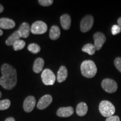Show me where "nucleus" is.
Returning <instances> with one entry per match:
<instances>
[{"mask_svg": "<svg viewBox=\"0 0 121 121\" xmlns=\"http://www.w3.org/2000/svg\"><path fill=\"white\" fill-rule=\"evenodd\" d=\"M38 2L42 6L47 7L52 4L53 3V0H39Z\"/></svg>", "mask_w": 121, "mask_h": 121, "instance_id": "obj_24", "label": "nucleus"}, {"mask_svg": "<svg viewBox=\"0 0 121 121\" xmlns=\"http://www.w3.org/2000/svg\"><path fill=\"white\" fill-rule=\"evenodd\" d=\"M68 76V71L67 68L64 66H60L57 72V80L58 82H62L66 80Z\"/></svg>", "mask_w": 121, "mask_h": 121, "instance_id": "obj_15", "label": "nucleus"}, {"mask_svg": "<svg viewBox=\"0 0 121 121\" xmlns=\"http://www.w3.org/2000/svg\"><path fill=\"white\" fill-rule=\"evenodd\" d=\"M2 97V93H1V92L0 91V98Z\"/></svg>", "mask_w": 121, "mask_h": 121, "instance_id": "obj_32", "label": "nucleus"}, {"mask_svg": "<svg viewBox=\"0 0 121 121\" xmlns=\"http://www.w3.org/2000/svg\"><path fill=\"white\" fill-rule=\"evenodd\" d=\"M42 82L45 85H53L56 81V76L50 69H44L41 75Z\"/></svg>", "mask_w": 121, "mask_h": 121, "instance_id": "obj_4", "label": "nucleus"}, {"mask_svg": "<svg viewBox=\"0 0 121 121\" xmlns=\"http://www.w3.org/2000/svg\"><path fill=\"white\" fill-rule=\"evenodd\" d=\"M44 65V60L42 58H38L35 60L33 65V71L36 73H39L42 71Z\"/></svg>", "mask_w": 121, "mask_h": 121, "instance_id": "obj_16", "label": "nucleus"}, {"mask_svg": "<svg viewBox=\"0 0 121 121\" xmlns=\"http://www.w3.org/2000/svg\"><path fill=\"white\" fill-rule=\"evenodd\" d=\"M121 29L118 25H114L112 28V33L113 35H117L121 32Z\"/></svg>", "mask_w": 121, "mask_h": 121, "instance_id": "obj_26", "label": "nucleus"}, {"mask_svg": "<svg viewBox=\"0 0 121 121\" xmlns=\"http://www.w3.org/2000/svg\"><path fill=\"white\" fill-rule=\"evenodd\" d=\"M74 113V109L72 107H61L57 111V116L60 117H69Z\"/></svg>", "mask_w": 121, "mask_h": 121, "instance_id": "obj_11", "label": "nucleus"}, {"mask_svg": "<svg viewBox=\"0 0 121 121\" xmlns=\"http://www.w3.org/2000/svg\"><path fill=\"white\" fill-rule=\"evenodd\" d=\"M47 25L42 21L34 22L31 26V32L33 34H43L47 31Z\"/></svg>", "mask_w": 121, "mask_h": 121, "instance_id": "obj_7", "label": "nucleus"}, {"mask_svg": "<svg viewBox=\"0 0 121 121\" xmlns=\"http://www.w3.org/2000/svg\"><path fill=\"white\" fill-rule=\"evenodd\" d=\"M118 25H119L121 29V17H119L118 20Z\"/></svg>", "mask_w": 121, "mask_h": 121, "instance_id": "obj_30", "label": "nucleus"}, {"mask_svg": "<svg viewBox=\"0 0 121 121\" xmlns=\"http://www.w3.org/2000/svg\"><path fill=\"white\" fill-rule=\"evenodd\" d=\"M99 110L100 114L105 117L112 116L116 112V108L111 102L108 100H103L99 106Z\"/></svg>", "mask_w": 121, "mask_h": 121, "instance_id": "obj_3", "label": "nucleus"}, {"mask_svg": "<svg viewBox=\"0 0 121 121\" xmlns=\"http://www.w3.org/2000/svg\"><path fill=\"white\" fill-rule=\"evenodd\" d=\"M94 40V46L97 51H99L102 48L103 45L106 41V37L103 33L97 32L95 33L93 35Z\"/></svg>", "mask_w": 121, "mask_h": 121, "instance_id": "obj_8", "label": "nucleus"}, {"mask_svg": "<svg viewBox=\"0 0 121 121\" xmlns=\"http://www.w3.org/2000/svg\"><path fill=\"white\" fill-rule=\"evenodd\" d=\"M114 65L118 70L121 73V58L117 57L114 60Z\"/></svg>", "mask_w": 121, "mask_h": 121, "instance_id": "obj_25", "label": "nucleus"}, {"mask_svg": "<svg viewBox=\"0 0 121 121\" xmlns=\"http://www.w3.org/2000/svg\"><path fill=\"white\" fill-rule=\"evenodd\" d=\"M94 24V18L93 16L87 15L82 18L80 22V30L83 33L89 31Z\"/></svg>", "mask_w": 121, "mask_h": 121, "instance_id": "obj_5", "label": "nucleus"}, {"mask_svg": "<svg viewBox=\"0 0 121 121\" xmlns=\"http://www.w3.org/2000/svg\"><path fill=\"white\" fill-rule=\"evenodd\" d=\"M2 76L0 78V85L6 90H11L17 84L16 69L11 65L4 63L1 66Z\"/></svg>", "mask_w": 121, "mask_h": 121, "instance_id": "obj_1", "label": "nucleus"}, {"mask_svg": "<svg viewBox=\"0 0 121 121\" xmlns=\"http://www.w3.org/2000/svg\"><path fill=\"white\" fill-rule=\"evenodd\" d=\"M105 121H120V118L117 116H112L107 118Z\"/></svg>", "mask_w": 121, "mask_h": 121, "instance_id": "obj_27", "label": "nucleus"}, {"mask_svg": "<svg viewBox=\"0 0 121 121\" xmlns=\"http://www.w3.org/2000/svg\"><path fill=\"white\" fill-rule=\"evenodd\" d=\"M102 86L103 89L108 93H113L117 91L118 85L117 82L110 78H105L102 81Z\"/></svg>", "mask_w": 121, "mask_h": 121, "instance_id": "obj_6", "label": "nucleus"}, {"mask_svg": "<svg viewBox=\"0 0 121 121\" xmlns=\"http://www.w3.org/2000/svg\"><path fill=\"white\" fill-rule=\"evenodd\" d=\"M17 30L22 38H26L29 36L30 32L31 31V28H30L29 24L28 22H24L22 24Z\"/></svg>", "mask_w": 121, "mask_h": 121, "instance_id": "obj_13", "label": "nucleus"}, {"mask_svg": "<svg viewBox=\"0 0 121 121\" xmlns=\"http://www.w3.org/2000/svg\"><path fill=\"white\" fill-rule=\"evenodd\" d=\"M60 31L58 26L53 25L51 27L49 31V37L52 40H57L60 37Z\"/></svg>", "mask_w": 121, "mask_h": 121, "instance_id": "obj_19", "label": "nucleus"}, {"mask_svg": "<svg viewBox=\"0 0 121 121\" xmlns=\"http://www.w3.org/2000/svg\"><path fill=\"white\" fill-rule=\"evenodd\" d=\"M25 44H26V43H25V42H24L23 40L20 39V40H18L15 42V43L13 44V49H14L15 51H17L23 49V48L25 47Z\"/></svg>", "mask_w": 121, "mask_h": 121, "instance_id": "obj_21", "label": "nucleus"}, {"mask_svg": "<svg viewBox=\"0 0 121 121\" xmlns=\"http://www.w3.org/2000/svg\"><path fill=\"white\" fill-rule=\"evenodd\" d=\"M21 38H22V37H21L19 32L18 31V30H16V31H14V32H13V34L7 39V40H6V44L7 45H9V46L13 45V44L17 41V40H20Z\"/></svg>", "mask_w": 121, "mask_h": 121, "instance_id": "obj_17", "label": "nucleus"}, {"mask_svg": "<svg viewBox=\"0 0 121 121\" xmlns=\"http://www.w3.org/2000/svg\"><path fill=\"white\" fill-rule=\"evenodd\" d=\"M4 6H3L2 4H0V13H2V12L4 11Z\"/></svg>", "mask_w": 121, "mask_h": 121, "instance_id": "obj_29", "label": "nucleus"}, {"mask_svg": "<svg viewBox=\"0 0 121 121\" xmlns=\"http://www.w3.org/2000/svg\"><path fill=\"white\" fill-rule=\"evenodd\" d=\"M81 71L82 75L86 78H92L97 73V67L93 60H86L81 65Z\"/></svg>", "mask_w": 121, "mask_h": 121, "instance_id": "obj_2", "label": "nucleus"}, {"mask_svg": "<svg viewBox=\"0 0 121 121\" xmlns=\"http://www.w3.org/2000/svg\"><path fill=\"white\" fill-rule=\"evenodd\" d=\"M4 121H15V119L13 117H9L6 119Z\"/></svg>", "mask_w": 121, "mask_h": 121, "instance_id": "obj_28", "label": "nucleus"}, {"mask_svg": "<svg viewBox=\"0 0 121 121\" xmlns=\"http://www.w3.org/2000/svg\"><path fill=\"white\" fill-rule=\"evenodd\" d=\"M15 26V22L13 20L6 17L0 19V28L3 29H11Z\"/></svg>", "mask_w": 121, "mask_h": 121, "instance_id": "obj_12", "label": "nucleus"}, {"mask_svg": "<svg viewBox=\"0 0 121 121\" xmlns=\"http://www.w3.org/2000/svg\"><path fill=\"white\" fill-rule=\"evenodd\" d=\"M60 22L64 30H69L71 24V19L69 14H63L60 17Z\"/></svg>", "mask_w": 121, "mask_h": 121, "instance_id": "obj_14", "label": "nucleus"}, {"mask_svg": "<svg viewBox=\"0 0 121 121\" xmlns=\"http://www.w3.org/2000/svg\"><path fill=\"white\" fill-rule=\"evenodd\" d=\"M52 96L50 95H45L39 99L37 104V108L40 110H43L49 106L52 102Z\"/></svg>", "mask_w": 121, "mask_h": 121, "instance_id": "obj_9", "label": "nucleus"}, {"mask_svg": "<svg viewBox=\"0 0 121 121\" xmlns=\"http://www.w3.org/2000/svg\"><path fill=\"white\" fill-rule=\"evenodd\" d=\"M87 110H88V107H87V104L84 102H81L77 105L76 111L78 116L82 117L86 115L87 112Z\"/></svg>", "mask_w": 121, "mask_h": 121, "instance_id": "obj_18", "label": "nucleus"}, {"mask_svg": "<svg viewBox=\"0 0 121 121\" xmlns=\"http://www.w3.org/2000/svg\"><path fill=\"white\" fill-rule=\"evenodd\" d=\"M28 50L33 54H37L40 51V47L36 43H31L28 45Z\"/></svg>", "mask_w": 121, "mask_h": 121, "instance_id": "obj_22", "label": "nucleus"}, {"mask_svg": "<svg viewBox=\"0 0 121 121\" xmlns=\"http://www.w3.org/2000/svg\"><path fill=\"white\" fill-rule=\"evenodd\" d=\"M36 104V99L33 96H29L24 100L23 108L25 112L27 113L31 112L34 109Z\"/></svg>", "mask_w": 121, "mask_h": 121, "instance_id": "obj_10", "label": "nucleus"}, {"mask_svg": "<svg viewBox=\"0 0 121 121\" xmlns=\"http://www.w3.org/2000/svg\"><path fill=\"white\" fill-rule=\"evenodd\" d=\"M96 50V48H95L94 45L90 43L86 44L84 45V47L82 48V51L83 52L87 53L89 55H94Z\"/></svg>", "mask_w": 121, "mask_h": 121, "instance_id": "obj_20", "label": "nucleus"}, {"mask_svg": "<svg viewBox=\"0 0 121 121\" xmlns=\"http://www.w3.org/2000/svg\"><path fill=\"white\" fill-rule=\"evenodd\" d=\"M11 102L9 99H4L0 100V110H6L10 107Z\"/></svg>", "mask_w": 121, "mask_h": 121, "instance_id": "obj_23", "label": "nucleus"}, {"mask_svg": "<svg viewBox=\"0 0 121 121\" xmlns=\"http://www.w3.org/2000/svg\"><path fill=\"white\" fill-rule=\"evenodd\" d=\"M3 34H4V33H3V31L1 29H0V36L2 35Z\"/></svg>", "mask_w": 121, "mask_h": 121, "instance_id": "obj_31", "label": "nucleus"}]
</instances>
